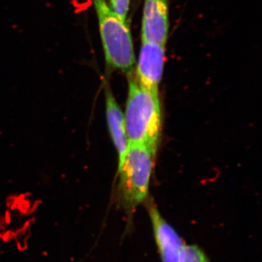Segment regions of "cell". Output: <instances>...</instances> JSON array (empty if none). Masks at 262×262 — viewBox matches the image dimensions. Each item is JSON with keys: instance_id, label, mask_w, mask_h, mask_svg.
Segmentation results:
<instances>
[{"instance_id": "1", "label": "cell", "mask_w": 262, "mask_h": 262, "mask_svg": "<svg viewBox=\"0 0 262 262\" xmlns=\"http://www.w3.org/2000/svg\"><path fill=\"white\" fill-rule=\"evenodd\" d=\"M128 77V94L124 113L130 144H141L157 154L163 126L159 93L141 86L134 74Z\"/></svg>"}, {"instance_id": "2", "label": "cell", "mask_w": 262, "mask_h": 262, "mask_svg": "<svg viewBox=\"0 0 262 262\" xmlns=\"http://www.w3.org/2000/svg\"><path fill=\"white\" fill-rule=\"evenodd\" d=\"M97 18L106 70H118L127 76L136 63L130 26L113 11L107 0H91Z\"/></svg>"}, {"instance_id": "3", "label": "cell", "mask_w": 262, "mask_h": 262, "mask_svg": "<svg viewBox=\"0 0 262 262\" xmlns=\"http://www.w3.org/2000/svg\"><path fill=\"white\" fill-rule=\"evenodd\" d=\"M155 157L156 153L147 146L130 144L125 160L118 168L117 198L128 219L149 198Z\"/></svg>"}, {"instance_id": "4", "label": "cell", "mask_w": 262, "mask_h": 262, "mask_svg": "<svg viewBox=\"0 0 262 262\" xmlns=\"http://www.w3.org/2000/svg\"><path fill=\"white\" fill-rule=\"evenodd\" d=\"M165 45L141 40L134 74L141 86L153 92L159 93L165 67Z\"/></svg>"}, {"instance_id": "5", "label": "cell", "mask_w": 262, "mask_h": 262, "mask_svg": "<svg viewBox=\"0 0 262 262\" xmlns=\"http://www.w3.org/2000/svg\"><path fill=\"white\" fill-rule=\"evenodd\" d=\"M144 203H146L155 243L162 262H179L184 246L182 237L164 219L151 198H148Z\"/></svg>"}, {"instance_id": "6", "label": "cell", "mask_w": 262, "mask_h": 262, "mask_svg": "<svg viewBox=\"0 0 262 262\" xmlns=\"http://www.w3.org/2000/svg\"><path fill=\"white\" fill-rule=\"evenodd\" d=\"M169 29V0H144L141 40L166 46Z\"/></svg>"}, {"instance_id": "7", "label": "cell", "mask_w": 262, "mask_h": 262, "mask_svg": "<svg viewBox=\"0 0 262 262\" xmlns=\"http://www.w3.org/2000/svg\"><path fill=\"white\" fill-rule=\"evenodd\" d=\"M106 123L118 156V168L121 166L129 147L125 117L108 84L104 85Z\"/></svg>"}, {"instance_id": "8", "label": "cell", "mask_w": 262, "mask_h": 262, "mask_svg": "<svg viewBox=\"0 0 262 262\" xmlns=\"http://www.w3.org/2000/svg\"><path fill=\"white\" fill-rule=\"evenodd\" d=\"M179 262H210L206 253L196 245H184Z\"/></svg>"}, {"instance_id": "9", "label": "cell", "mask_w": 262, "mask_h": 262, "mask_svg": "<svg viewBox=\"0 0 262 262\" xmlns=\"http://www.w3.org/2000/svg\"><path fill=\"white\" fill-rule=\"evenodd\" d=\"M113 11L124 21L129 23L130 0H107Z\"/></svg>"}]
</instances>
